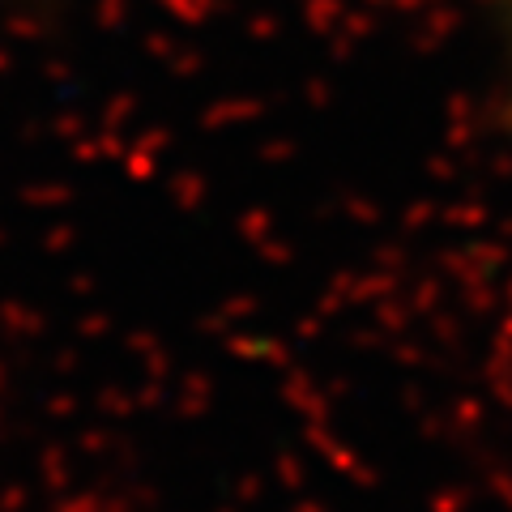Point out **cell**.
<instances>
[{
  "label": "cell",
  "instance_id": "obj_1",
  "mask_svg": "<svg viewBox=\"0 0 512 512\" xmlns=\"http://www.w3.org/2000/svg\"><path fill=\"white\" fill-rule=\"evenodd\" d=\"M504 43H508V56H504V116L512 124V0H504Z\"/></svg>",
  "mask_w": 512,
  "mask_h": 512
}]
</instances>
